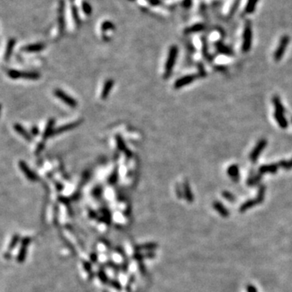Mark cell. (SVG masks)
I'll use <instances>...</instances> for the list:
<instances>
[{
    "label": "cell",
    "mask_w": 292,
    "mask_h": 292,
    "mask_svg": "<svg viewBox=\"0 0 292 292\" xmlns=\"http://www.w3.org/2000/svg\"><path fill=\"white\" fill-rule=\"evenodd\" d=\"M273 106H274V109H275L274 117H275L277 124L279 125L280 128H283V129L286 128L288 126V124L286 118H285V115H284L283 106H282L281 99L279 98L278 96H274L273 97Z\"/></svg>",
    "instance_id": "6da1fadb"
},
{
    "label": "cell",
    "mask_w": 292,
    "mask_h": 292,
    "mask_svg": "<svg viewBox=\"0 0 292 292\" xmlns=\"http://www.w3.org/2000/svg\"><path fill=\"white\" fill-rule=\"evenodd\" d=\"M178 47L176 46H172L169 50V54L167 59L166 62V66H165V74L164 77L168 78L171 75L172 70L174 68V63L176 62L177 56H178Z\"/></svg>",
    "instance_id": "7a4b0ae2"
},
{
    "label": "cell",
    "mask_w": 292,
    "mask_h": 292,
    "mask_svg": "<svg viewBox=\"0 0 292 292\" xmlns=\"http://www.w3.org/2000/svg\"><path fill=\"white\" fill-rule=\"evenodd\" d=\"M265 188L264 186H261L260 187V189L258 191V195H257V197L254 200H249L248 201H246L245 203L242 204V206L240 207V211L241 212H244V211H246L248 210V209L252 208V206L256 205L257 204H260L262 202V200H264V197H265Z\"/></svg>",
    "instance_id": "3957f363"
},
{
    "label": "cell",
    "mask_w": 292,
    "mask_h": 292,
    "mask_svg": "<svg viewBox=\"0 0 292 292\" xmlns=\"http://www.w3.org/2000/svg\"><path fill=\"white\" fill-rule=\"evenodd\" d=\"M243 46H242V50L244 52H248L250 50L252 46V27L249 23H247L245 28L244 30V36H243Z\"/></svg>",
    "instance_id": "277c9868"
},
{
    "label": "cell",
    "mask_w": 292,
    "mask_h": 292,
    "mask_svg": "<svg viewBox=\"0 0 292 292\" xmlns=\"http://www.w3.org/2000/svg\"><path fill=\"white\" fill-rule=\"evenodd\" d=\"M55 95L59 99H60L63 102H64L66 105L72 108H75L77 106V101L75 100L72 97H71L70 95L63 92L62 89L59 88H56L55 90Z\"/></svg>",
    "instance_id": "5b68a950"
},
{
    "label": "cell",
    "mask_w": 292,
    "mask_h": 292,
    "mask_svg": "<svg viewBox=\"0 0 292 292\" xmlns=\"http://www.w3.org/2000/svg\"><path fill=\"white\" fill-rule=\"evenodd\" d=\"M289 42H290V38L288 36H286H286H283L281 38L279 45L277 46V50H276L275 51V54H274V59H275L276 62L280 61V60L282 59L284 53H285L286 48H287Z\"/></svg>",
    "instance_id": "8992f818"
},
{
    "label": "cell",
    "mask_w": 292,
    "mask_h": 292,
    "mask_svg": "<svg viewBox=\"0 0 292 292\" xmlns=\"http://www.w3.org/2000/svg\"><path fill=\"white\" fill-rule=\"evenodd\" d=\"M267 145V141L265 139H261L257 142L256 145L255 146L254 149L252 150L250 154V159L252 162H255L256 160L258 159L259 156L261 155L263 150L265 149Z\"/></svg>",
    "instance_id": "52a82bcc"
},
{
    "label": "cell",
    "mask_w": 292,
    "mask_h": 292,
    "mask_svg": "<svg viewBox=\"0 0 292 292\" xmlns=\"http://www.w3.org/2000/svg\"><path fill=\"white\" fill-rule=\"evenodd\" d=\"M197 79V76L196 75H187V76H184L183 77L179 78L178 80L174 82V88H183V87L186 86V85H188L189 84L192 83L194 80H195Z\"/></svg>",
    "instance_id": "ba28073f"
},
{
    "label": "cell",
    "mask_w": 292,
    "mask_h": 292,
    "mask_svg": "<svg viewBox=\"0 0 292 292\" xmlns=\"http://www.w3.org/2000/svg\"><path fill=\"white\" fill-rule=\"evenodd\" d=\"M19 167L20 169L21 170V171L25 174L26 177H27L28 179H29V180L34 181L37 179V175L35 174V173L34 171H32L30 170V168L29 167L27 164H26L25 162H24V161H20L19 162Z\"/></svg>",
    "instance_id": "9c48e42d"
},
{
    "label": "cell",
    "mask_w": 292,
    "mask_h": 292,
    "mask_svg": "<svg viewBox=\"0 0 292 292\" xmlns=\"http://www.w3.org/2000/svg\"><path fill=\"white\" fill-rule=\"evenodd\" d=\"M114 84H115V82H114V80H112V79H109V80H107L106 81L101 93V97L102 100H105V99L107 98V97L110 94V92L112 88H113Z\"/></svg>",
    "instance_id": "30bf717a"
},
{
    "label": "cell",
    "mask_w": 292,
    "mask_h": 292,
    "mask_svg": "<svg viewBox=\"0 0 292 292\" xmlns=\"http://www.w3.org/2000/svg\"><path fill=\"white\" fill-rule=\"evenodd\" d=\"M55 119H49V121L46 124V126L45 128L44 133H43V135H42V137L44 140H46L47 138L51 137V135H53V133H54V127H55Z\"/></svg>",
    "instance_id": "8fae6325"
},
{
    "label": "cell",
    "mask_w": 292,
    "mask_h": 292,
    "mask_svg": "<svg viewBox=\"0 0 292 292\" xmlns=\"http://www.w3.org/2000/svg\"><path fill=\"white\" fill-rule=\"evenodd\" d=\"M13 128H14V130H15L18 134L20 135L21 137H23L24 139H25L26 141H32V136L29 134V133H28L27 131L25 129V128H24L21 124H14V126H13Z\"/></svg>",
    "instance_id": "7c38bea8"
},
{
    "label": "cell",
    "mask_w": 292,
    "mask_h": 292,
    "mask_svg": "<svg viewBox=\"0 0 292 292\" xmlns=\"http://www.w3.org/2000/svg\"><path fill=\"white\" fill-rule=\"evenodd\" d=\"M79 124H80V122H73V123H70V124H66V125H63V126H61L60 128H59L58 129L54 131L53 135L60 134V133H65V132H67V131L72 130V129H73V128L79 126Z\"/></svg>",
    "instance_id": "4fadbf2b"
},
{
    "label": "cell",
    "mask_w": 292,
    "mask_h": 292,
    "mask_svg": "<svg viewBox=\"0 0 292 292\" xmlns=\"http://www.w3.org/2000/svg\"><path fill=\"white\" fill-rule=\"evenodd\" d=\"M116 142H117V146H118V148L119 149V150L125 153V154H126L128 157H131V156H132V153H131V151L129 149H128L126 144H125V142H124V139L120 137L119 135L116 136Z\"/></svg>",
    "instance_id": "5bb4252c"
},
{
    "label": "cell",
    "mask_w": 292,
    "mask_h": 292,
    "mask_svg": "<svg viewBox=\"0 0 292 292\" xmlns=\"http://www.w3.org/2000/svg\"><path fill=\"white\" fill-rule=\"evenodd\" d=\"M279 164H269L264 165L261 166L259 169V172L261 174H265V173H276L278 170Z\"/></svg>",
    "instance_id": "9a60e30c"
},
{
    "label": "cell",
    "mask_w": 292,
    "mask_h": 292,
    "mask_svg": "<svg viewBox=\"0 0 292 292\" xmlns=\"http://www.w3.org/2000/svg\"><path fill=\"white\" fill-rule=\"evenodd\" d=\"M45 48V45L42 43H35V44H30L24 47V51L26 52H39Z\"/></svg>",
    "instance_id": "2e32d148"
},
{
    "label": "cell",
    "mask_w": 292,
    "mask_h": 292,
    "mask_svg": "<svg viewBox=\"0 0 292 292\" xmlns=\"http://www.w3.org/2000/svg\"><path fill=\"white\" fill-rule=\"evenodd\" d=\"M227 173L234 181H237L240 179V170L237 165H231L227 170Z\"/></svg>",
    "instance_id": "e0dca14e"
},
{
    "label": "cell",
    "mask_w": 292,
    "mask_h": 292,
    "mask_svg": "<svg viewBox=\"0 0 292 292\" xmlns=\"http://www.w3.org/2000/svg\"><path fill=\"white\" fill-rule=\"evenodd\" d=\"M20 78H23L25 80H37L40 78V74L36 72H21L20 71Z\"/></svg>",
    "instance_id": "ac0fdd59"
},
{
    "label": "cell",
    "mask_w": 292,
    "mask_h": 292,
    "mask_svg": "<svg viewBox=\"0 0 292 292\" xmlns=\"http://www.w3.org/2000/svg\"><path fill=\"white\" fill-rule=\"evenodd\" d=\"M213 205V208L220 213V215H222V217L229 216V211L225 208V206L223 205L222 203L218 201H215Z\"/></svg>",
    "instance_id": "d6986e66"
},
{
    "label": "cell",
    "mask_w": 292,
    "mask_h": 292,
    "mask_svg": "<svg viewBox=\"0 0 292 292\" xmlns=\"http://www.w3.org/2000/svg\"><path fill=\"white\" fill-rule=\"evenodd\" d=\"M15 45L16 40L14 38H11L10 40L8 41V42H7V44L6 52H5V59L6 60H7L10 58L11 55V53H12L14 47H15Z\"/></svg>",
    "instance_id": "ffe728a7"
},
{
    "label": "cell",
    "mask_w": 292,
    "mask_h": 292,
    "mask_svg": "<svg viewBox=\"0 0 292 292\" xmlns=\"http://www.w3.org/2000/svg\"><path fill=\"white\" fill-rule=\"evenodd\" d=\"M217 49H218V52L222 53V54H224V55H231L233 54L229 47H227V46L222 44V43H218V44H217Z\"/></svg>",
    "instance_id": "44dd1931"
},
{
    "label": "cell",
    "mask_w": 292,
    "mask_h": 292,
    "mask_svg": "<svg viewBox=\"0 0 292 292\" xmlns=\"http://www.w3.org/2000/svg\"><path fill=\"white\" fill-rule=\"evenodd\" d=\"M204 29V25L198 24V25H195L191 26V27L190 28H187V29L185 30V33H186V34H193V33H197V32L201 31V30H203Z\"/></svg>",
    "instance_id": "7402d4cb"
},
{
    "label": "cell",
    "mask_w": 292,
    "mask_h": 292,
    "mask_svg": "<svg viewBox=\"0 0 292 292\" xmlns=\"http://www.w3.org/2000/svg\"><path fill=\"white\" fill-rule=\"evenodd\" d=\"M184 193H185V196H186V199L188 200V202H192L193 201V195H192V192L191 191V187H190L189 184L186 182L184 183Z\"/></svg>",
    "instance_id": "603a6c76"
},
{
    "label": "cell",
    "mask_w": 292,
    "mask_h": 292,
    "mask_svg": "<svg viewBox=\"0 0 292 292\" xmlns=\"http://www.w3.org/2000/svg\"><path fill=\"white\" fill-rule=\"evenodd\" d=\"M257 2H258V0H248L246 9H245L246 12L248 13V14H250L252 11H254Z\"/></svg>",
    "instance_id": "cb8c5ba5"
},
{
    "label": "cell",
    "mask_w": 292,
    "mask_h": 292,
    "mask_svg": "<svg viewBox=\"0 0 292 292\" xmlns=\"http://www.w3.org/2000/svg\"><path fill=\"white\" fill-rule=\"evenodd\" d=\"M7 76L13 80H17L20 79V71L15 69H11L7 72Z\"/></svg>",
    "instance_id": "d4e9b609"
},
{
    "label": "cell",
    "mask_w": 292,
    "mask_h": 292,
    "mask_svg": "<svg viewBox=\"0 0 292 292\" xmlns=\"http://www.w3.org/2000/svg\"><path fill=\"white\" fill-rule=\"evenodd\" d=\"M222 195H223V197L226 198L227 200H228L231 202H234V200H235V199H236L235 196H234V195H232V194H231V192H229V191H223Z\"/></svg>",
    "instance_id": "484cf974"
},
{
    "label": "cell",
    "mask_w": 292,
    "mask_h": 292,
    "mask_svg": "<svg viewBox=\"0 0 292 292\" xmlns=\"http://www.w3.org/2000/svg\"><path fill=\"white\" fill-rule=\"evenodd\" d=\"M279 165L282 166L283 168L286 169V170H290V169L292 168V158L288 162H282Z\"/></svg>",
    "instance_id": "4316f807"
},
{
    "label": "cell",
    "mask_w": 292,
    "mask_h": 292,
    "mask_svg": "<svg viewBox=\"0 0 292 292\" xmlns=\"http://www.w3.org/2000/svg\"><path fill=\"white\" fill-rule=\"evenodd\" d=\"M247 289H248V292H257L256 287L252 285H248Z\"/></svg>",
    "instance_id": "83f0119b"
},
{
    "label": "cell",
    "mask_w": 292,
    "mask_h": 292,
    "mask_svg": "<svg viewBox=\"0 0 292 292\" xmlns=\"http://www.w3.org/2000/svg\"><path fill=\"white\" fill-rule=\"evenodd\" d=\"M33 133H34V135L38 134V129H37L36 128H34V130H33Z\"/></svg>",
    "instance_id": "f1b7e54d"
}]
</instances>
